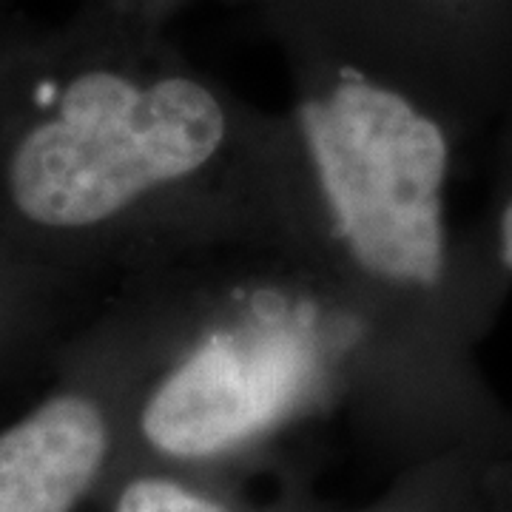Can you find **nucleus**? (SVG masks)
I'll return each instance as SVG.
<instances>
[{"instance_id": "1", "label": "nucleus", "mask_w": 512, "mask_h": 512, "mask_svg": "<svg viewBox=\"0 0 512 512\" xmlns=\"http://www.w3.org/2000/svg\"><path fill=\"white\" fill-rule=\"evenodd\" d=\"M285 109L245 100L100 0L0 77V245L72 282L285 248Z\"/></svg>"}, {"instance_id": "2", "label": "nucleus", "mask_w": 512, "mask_h": 512, "mask_svg": "<svg viewBox=\"0 0 512 512\" xmlns=\"http://www.w3.org/2000/svg\"><path fill=\"white\" fill-rule=\"evenodd\" d=\"M296 165L282 256L316 276L359 339L353 439L404 470L456 427L458 254L439 114L311 43H279Z\"/></svg>"}, {"instance_id": "3", "label": "nucleus", "mask_w": 512, "mask_h": 512, "mask_svg": "<svg viewBox=\"0 0 512 512\" xmlns=\"http://www.w3.org/2000/svg\"><path fill=\"white\" fill-rule=\"evenodd\" d=\"M117 302L143 359L120 458L239 481L293 430L348 416L356 330L288 256H191L126 276Z\"/></svg>"}, {"instance_id": "4", "label": "nucleus", "mask_w": 512, "mask_h": 512, "mask_svg": "<svg viewBox=\"0 0 512 512\" xmlns=\"http://www.w3.org/2000/svg\"><path fill=\"white\" fill-rule=\"evenodd\" d=\"M140 342L111 305L60 356V376L20 419L0 427V512H80L123 456Z\"/></svg>"}, {"instance_id": "5", "label": "nucleus", "mask_w": 512, "mask_h": 512, "mask_svg": "<svg viewBox=\"0 0 512 512\" xmlns=\"http://www.w3.org/2000/svg\"><path fill=\"white\" fill-rule=\"evenodd\" d=\"M279 43H311L453 126L467 83L501 49L510 0H245Z\"/></svg>"}, {"instance_id": "6", "label": "nucleus", "mask_w": 512, "mask_h": 512, "mask_svg": "<svg viewBox=\"0 0 512 512\" xmlns=\"http://www.w3.org/2000/svg\"><path fill=\"white\" fill-rule=\"evenodd\" d=\"M97 512H319L305 490H288L259 504L242 490V478H211L151 461L120 458L94 495Z\"/></svg>"}, {"instance_id": "7", "label": "nucleus", "mask_w": 512, "mask_h": 512, "mask_svg": "<svg viewBox=\"0 0 512 512\" xmlns=\"http://www.w3.org/2000/svg\"><path fill=\"white\" fill-rule=\"evenodd\" d=\"M470 467L473 458L458 447L416 461L396 470V478L379 498L353 512H470L478 487Z\"/></svg>"}, {"instance_id": "8", "label": "nucleus", "mask_w": 512, "mask_h": 512, "mask_svg": "<svg viewBox=\"0 0 512 512\" xmlns=\"http://www.w3.org/2000/svg\"><path fill=\"white\" fill-rule=\"evenodd\" d=\"M117 9H123L131 18L151 23V26H168L171 20L191 6L194 0H111Z\"/></svg>"}, {"instance_id": "9", "label": "nucleus", "mask_w": 512, "mask_h": 512, "mask_svg": "<svg viewBox=\"0 0 512 512\" xmlns=\"http://www.w3.org/2000/svg\"><path fill=\"white\" fill-rule=\"evenodd\" d=\"M495 262L512 274V194L501 205L495 220Z\"/></svg>"}, {"instance_id": "10", "label": "nucleus", "mask_w": 512, "mask_h": 512, "mask_svg": "<svg viewBox=\"0 0 512 512\" xmlns=\"http://www.w3.org/2000/svg\"><path fill=\"white\" fill-rule=\"evenodd\" d=\"M484 495L478 498V487L476 495H473V504H470V512H512V481L498 487V481H487L481 484Z\"/></svg>"}, {"instance_id": "11", "label": "nucleus", "mask_w": 512, "mask_h": 512, "mask_svg": "<svg viewBox=\"0 0 512 512\" xmlns=\"http://www.w3.org/2000/svg\"><path fill=\"white\" fill-rule=\"evenodd\" d=\"M20 49H23V40H6V37H0V77L9 69V63L15 60Z\"/></svg>"}]
</instances>
